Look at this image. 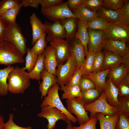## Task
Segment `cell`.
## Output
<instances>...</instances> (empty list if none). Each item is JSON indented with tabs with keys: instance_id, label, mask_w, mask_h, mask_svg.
<instances>
[{
	"instance_id": "9",
	"label": "cell",
	"mask_w": 129,
	"mask_h": 129,
	"mask_svg": "<svg viewBox=\"0 0 129 129\" xmlns=\"http://www.w3.org/2000/svg\"><path fill=\"white\" fill-rule=\"evenodd\" d=\"M67 109L71 114H74L77 117L78 124L81 125L85 123L90 119L88 112L85 110V104L82 98L76 97L67 99L66 100Z\"/></svg>"
},
{
	"instance_id": "7",
	"label": "cell",
	"mask_w": 129,
	"mask_h": 129,
	"mask_svg": "<svg viewBox=\"0 0 129 129\" xmlns=\"http://www.w3.org/2000/svg\"><path fill=\"white\" fill-rule=\"evenodd\" d=\"M77 65L74 54L71 51L70 55L66 63L64 64H58L56 76L57 83L60 86L61 90L76 70Z\"/></svg>"
},
{
	"instance_id": "11",
	"label": "cell",
	"mask_w": 129,
	"mask_h": 129,
	"mask_svg": "<svg viewBox=\"0 0 129 129\" xmlns=\"http://www.w3.org/2000/svg\"><path fill=\"white\" fill-rule=\"evenodd\" d=\"M69 40L63 39H55L50 42L54 49L58 64H63L69 58L70 53V46Z\"/></svg>"
},
{
	"instance_id": "36",
	"label": "cell",
	"mask_w": 129,
	"mask_h": 129,
	"mask_svg": "<svg viewBox=\"0 0 129 129\" xmlns=\"http://www.w3.org/2000/svg\"><path fill=\"white\" fill-rule=\"evenodd\" d=\"M27 53L25 58V65L23 68L25 70H27L29 73L34 68L37 60L38 55L32 52L29 48H27Z\"/></svg>"
},
{
	"instance_id": "6",
	"label": "cell",
	"mask_w": 129,
	"mask_h": 129,
	"mask_svg": "<svg viewBox=\"0 0 129 129\" xmlns=\"http://www.w3.org/2000/svg\"><path fill=\"white\" fill-rule=\"evenodd\" d=\"M41 12L45 17L53 22H59L70 17H76L68 8L67 1L63 2L48 8L41 10Z\"/></svg>"
},
{
	"instance_id": "40",
	"label": "cell",
	"mask_w": 129,
	"mask_h": 129,
	"mask_svg": "<svg viewBox=\"0 0 129 129\" xmlns=\"http://www.w3.org/2000/svg\"><path fill=\"white\" fill-rule=\"evenodd\" d=\"M21 0H2L0 1V15L18 5Z\"/></svg>"
},
{
	"instance_id": "15",
	"label": "cell",
	"mask_w": 129,
	"mask_h": 129,
	"mask_svg": "<svg viewBox=\"0 0 129 129\" xmlns=\"http://www.w3.org/2000/svg\"><path fill=\"white\" fill-rule=\"evenodd\" d=\"M89 41V51H92L95 53L101 50L102 42L106 38L104 31L99 30H89L88 32Z\"/></svg>"
},
{
	"instance_id": "54",
	"label": "cell",
	"mask_w": 129,
	"mask_h": 129,
	"mask_svg": "<svg viewBox=\"0 0 129 129\" xmlns=\"http://www.w3.org/2000/svg\"><path fill=\"white\" fill-rule=\"evenodd\" d=\"M67 123V124L66 129H73V126L71 122L68 121Z\"/></svg>"
},
{
	"instance_id": "12",
	"label": "cell",
	"mask_w": 129,
	"mask_h": 129,
	"mask_svg": "<svg viewBox=\"0 0 129 129\" xmlns=\"http://www.w3.org/2000/svg\"><path fill=\"white\" fill-rule=\"evenodd\" d=\"M125 43L122 41L105 38L102 42V48L119 55L129 61V49Z\"/></svg>"
},
{
	"instance_id": "38",
	"label": "cell",
	"mask_w": 129,
	"mask_h": 129,
	"mask_svg": "<svg viewBox=\"0 0 129 129\" xmlns=\"http://www.w3.org/2000/svg\"><path fill=\"white\" fill-rule=\"evenodd\" d=\"M118 97L129 96V77L128 75L117 86Z\"/></svg>"
},
{
	"instance_id": "10",
	"label": "cell",
	"mask_w": 129,
	"mask_h": 129,
	"mask_svg": "<svg viewBox=\"0 0 129 129\" xmlns=\"http://www.w3.org/2000/svg\"><path fill=\"white\" fill-rule=\"evenodd\" d=\"M41 111L37 116L47 119L48 124L47 129H54L57 121L61 120L66 123L68 121L65 115L59 109L49 106H45L42 108Z\"/></svg>"
},
{
	"instance_id": "1",
	"label": "cell",
	"mask_w": 129,
	"mask_h": 129,
	"mask_svg": "<svg viewBox=\"0 0 129 129\" xmlns=\"http://www.w3.org/2000/svg\"><path fill=\"white\" fill-rule=\"evenodd\" d=\"M29 73L23 67L16 66L10 73L7 78L8 92L15 94H24L30 85Z\"/></svg>"
},
{
	"instance_id": "27",
	"label": "cell",
	"mask_w": 129,
	"mask_h": 129,
	"mask_svg": "<svg viewBox=\"0 0 129 129\" xmlns=\"http://www.w3.org/2000/svg\"><path fill=\"white\" fill-rule=\"evenodd\" d=\"M72 11L76 18L85 21L87 23L98 17L96 12L92 11L81 5Z\"/></svg>"
},
{
	"instance_id": "22",
	"label": "cell",
	"mask_w": 129,
	"mask_h": 129,
	"mask_svg": "<svg viewBox=\"0 0 129 129\" xmlns=\"http://www.w3.org/2000/svg\"><path fill=\"white\" fill-rule=\"evenodd\" d=\"M87 23L85 21L79 19L77 23L78 30L75 35V38L79 40L83 45L86 56L88 52L87 46L89 41Z\"/></svg>"
},
{
	"instance_id": "21",
	"label": "cell",
	"mask_w": 129,
	"mask_h": 129,
	"mask_svg": "<svg viewBox=\"0 0 129 129\" xmlns=\"http://www.w3.org/2000/svg\"><path fill=\"white\" fill-rule=\"evenodd\" d=\"M129 65L124 63L110 69V78L116 86L128 75Z\"/></svg>"
},
{
	"instance_id": "37",
	"label": "cell",
	"mask_w": 129,
	"mask_h": 129,
	"mask_svg": "<svg viewBox=\"0 0 129 129\" xmlns=\"http://www.w3.org/2000/svg\"><path fill=\"white\" fill-rule=\"evenodd\" d=\"M118 104L117 107L118 112L125 117H129V96L118 97Z\"/></svg>"
},
{
	"instance_id": "26",
	"label": "cell",
	"mask_w": 129,
	"mask_h": 129,
	"mask_svg": "<svg viewBox=\"0 0 129 129\" xmlns=\"http://www.w3.org/2000/svg\"><path fill=\"white\" fill-rule=\"evenodd\" d=\"M96 115L99 122L100 129H115L119 118V113L110 117H106L100 113H96Z\"/></svg>"
},
{
	"instance_id": "35",
	"label": "cell",
	"mask_w": 129,
	"mask_h": 129,
	"mask_svg": "<svg viewBox=\"0 0 129 129\" xmlns=\"http://www.w3.org/2000/svg\"><path fill=\"white\" fill-rule=\"evenodd\" d=\"M100 92L96 88L86 90L81 92L82 99L86 104L91 103L99 97Z\"/></svg>"
},
{
	"instance_id": "32",
	"label": "cell",
	"mask_w": 129,
	"mask_h": 129,
	"mask_svg": "<svg viewBox=\"0 0 129 129\" xmlns=\"http://www.w3.org/2000/svg\"><path fill=\"white\" fill-rule=\"evenodd\" d=\"M95 54L94 51H88L86 58L80 68L82 72V76L87 75L92 73Z\"/></svg>"
},
{
	"instance_id": "4",
	"label": "cell",
	"mask_w": 129,
	"mask_h": 129,
	"mask_svg": "<svg viewBox=\"0 0 129 129\" xmlns=\"http://www.w3.org/2000/svg\"><path fill=\"white\" fill-rule=\"evenodd\" d=\"M25 62L23 56L12 44L6 40L0 42V64L7 66Z\"/></svg>"
},
{
	"instance_id": "47",
	"label": "cell",
	"mask_w": 129,
	"mask_h": 129,
	"mask_svg": "<svg viewBox=\"0 0 129 129\" xmlns=\"http://www.w3.org/2000/svg\"><path fill=\"white\" fill-rule=\"evenodd\" d=\"M13 115L10 113L9 115V119L5 123L4 129H32L30 126L27 127H23L18 125L13 121Z\"/></svg>"
},
{
	"instance_id": "33",
	"label": "cell",
	"mask_w": 129,
	"mask_h": 129,
	"mask_svg": "<svg viewBox=\"0 0 129 129\" xmlns=\"http://www.w3.org/2000/svg\"><path fill=\"white\" fill-rule=\"evenodd\" d=\"M108 22L103 18L96 17L87 23V29L99 30L104 31L106 28Z\"/></svg>"
},
{
	"instance_id": "8",
	"label": "cell",
	"mask_w": 129,
	"mask_h": 129,
	"mask_svg": "<svg viewBox=\"0 0 129 129\" xmlns=\"http://www.w3.org/2000/svg\"><path fill=\"white\" fill-rule=\"evenodd\" d=\"M104 33L106 39L126 42L129 40V26L119 23L109 22Z\"/></svg>"
},
{
	"instance_id": "5",
	"label": "cell",
	"mask_w": 129,
	"mask_h": 129,
	"mask_svg": "<svg viewBox=\"0 0 129 129\" xmlns=\"http://www.w3.org/2000/svg\"><path fill=\"white\" fill-rule=\"evenodd\" d=\"M84 108L86 111L90 113V118L96 115V114L98 113L110 117L118 113L117 108L110 105L107 102L104 92H102L99 97L93 102L85 104Z\"/></svg>"
},
{
	"instance_id": "24",
	"label": "cell",
	"mask_w": 129,
	"mask_h": 129,
	"mask_svg": "<svg viewBox=\"0 0 129 129\" xmlns=\"http://www.w3.org/2000/svg\"><path fill=\"white\" fill-rule=\"evenodd\" d=\"M70 46V51L73 53L76 62V70H77L81 68L85 59V48L80 41L75 38Z\"/></svg>"
},
{
	"instance_id": "49",
	"label": "cell",
	"mask_w": 129,
	"mask_h": 129,
	"mask_svg": "<svg viewBox=\"0 0 129 129\" xmlns=\"http://www.w3.org/2000/svg\"><path fill=\"white\" fill-rule=\"evenodd\" d=\"M63 0H40V4L41 6V10L50 7L63 2Z\"/></svg>"
},
{
	"instance_id": "14",
	"label": "cell",
	"mask_w": 129,
	"mask_h": 129,
	"mask_svg": "<svg viewBox=\"0 0 129 129\" xmlns=\"http://www.w3.org/2000/svg\"><path fill=\"white\" fill-rule=\"evenodd\" d=\"M103 63L100 70L111 68L124 63L129 65V61L121 56L106 50L104 51Z\"/></svg>"
},
{
	"instance_id": "20",
	"label": "cell",
	"mask_w": 129,
	"mask_h": 129,
	"mask_svg": "<svg viewBox=\"0 0 129 129\" xmlns=\"http://www.w3.org/2000/svg\"><path fill=\"white\" fill-rule=\"evenodd\" d=\"M98 17H102L108 22L118 23L129 25V23L126 21L117 11L105 8L103 6L98 10Z\"/></svg>"
},
{
	"instance_id": "41",
	"label": "cell",
	"mask_w": 129,
	"mask_h": 129,
	"mask_svg": "<svg viewBox=\"0 0 129 129\" xmlns=\"http://www.w3.org/2000/svg\"><path fill=\"white\" fill-rule=\"evenodd\" d=\"M125 0H103V5L108 9L113 11H117L121 8L123 5Z\"/></svg>"
},
{
	"instance_id": "18",
	"label": "cell",
	"mask_w": 129,
	"mask_h": 129,
	"mask_svg": "<svg viewBox=\"0 0 129 129\" xmlns=\"http://www.w3.org/2000/svg\"><path fill=\"white\" fill-rule=\"evenodd\" d=\"M103 91L106 100L108 103L113 107L117 108L118 104V91L111 78L106 82Z\"/></svg>"
},
{
	"instance_id": "45",
	"label": "cell",
	"mask_w": 129,
	"mask_h": 129,
	"mask_svg": "<svg viewBox=\"0 0 129 129\" xmlns=\"http://www.w3.org/2000/svg\"><path fill=\"white\" fill-rule=\"evenodd\" d=\"M98 119L96 115L90 118L87 122L79 126L73 127V129H97L96 124Z\"/></svg>"
},
{
	"instance_id": "52",
	"label": "cell",
	"mask_w": 129,
	"mask_h": 129,
	"mask_svg": "<svg viewBox=\"0 0 129 129\" xmlns=\"http://www.w3.org/2000/svg\"><path fill=\"white\" fill-rule=\"evenodd\" d=\"M6 27L0 16V42L4 40V37Z\"/></svg>"
},
{
	"instance_id": "2",
	"label": "cell",
	"mask_w": 129,
	"mask_h": 129,
	"mask_svg": "<svg viewBox=\"0 0 129 129\" xmlns=\"http://www.w3.org/2000/svg\"><path fill=\"white\" fill-rule=\"evenodd\" d=\"M4 40L13 45L22 56L27 53L26 39L22 32L21 28L16 23L7 26Z\"/></svg>"
},
{
	"instance_id": "23",
	"label": "cell",
	"mask_w": 129,
	"mask_h": 129,
	"mask_svg": "<svg viewBox=\"0 0 129 129\" xmlns=\"http://www.w3.org/2000/svg\"><path fill=\"white\" fill-rule=\"evenodd\" d=\"M110 69L100 70L96 72L91 73L87 75L82 76L91 81L95 84L96 88L101 92L104 90L106 78L109 73Z\"/></svg>"
},
{
	"instance_id": "28",
	"label": "cell",
	"mask_w": 129,
	"mask_h": 129,
	"mask_svg": "<svg viewBox=\"0 0 129 129\" xmlns=\"http://www.w3.org/2000/svg\"><path fill=\"white\" fill-rule=\"evenodd\" d=\"M22 7L20 2L15 7L7 10L0 15L1 19L7 26L16 23V19L17 16Z\"/></svg>"
},
{
	"instance_id": "39",
	"label": "cell",
	"mask_w": 129,
	"mask_h": 129,
	"mask_svg": "<svg viewBox=\"0 0 129 129\" xmlns=\"http://www.w3.org/2000/svg\"><path fill=\"white\" fill-rule=\"evenodd\" d=\"M81 5L92 11L96 12L103 6V0H84Z\"/></svg>"
},
{
	"instance_id": "30",
	"label": "cell",
	"mask_w": 129,
	"mask_h": 129,
	"mask_svg": "<svg viewBox=\"0 0 129 129\" xmlns=\"http://www.w3.org/2000/svg\"><path fill=\"white\" fill-rule=\"evenodd\" d=\"M45 56L43 53L38 55L37 60L32 70L29 73L30 79L39 80L41 79V72L45 69L44 60Z\"/></svg>"
},
{
	"instance_id": "50",
	"label": "cell",
	"mask_w": 129,
	"mask_h": 129,
	"mask_svg": "<svg viewBox=\"0 0 129 129\" xmlns=\"http://www.w3.org/2000/svg\"><path fill=\"white\" fill-rule=\"evenodd\" d=\"M40 1V0H22L21 2L22 7H31L38 9Z\"/></svg>"
},
{
	"instance_id": "51",
	"label": "cell",
	"mask_w": 129,
	"mask_h": 129,
	"mask_svg": "<svg viewBox=\"0 0 129 129\" xmlns=\"http://www.w3.org/2000/svg\"><path fill=\"white\" fill-rule=\"evenodd\" d=\"M84 0H68L67 5L68 8L71 11L81 5Z\"/></svg>"
},
{
	"instance_id": "53",
	"label": "cell",
	"mask_w": 129,
	"mask_h": 129,
	"mask_svg": "<svg viewBox=\"0 0 129 129\" xmlns=\"http://www.w3.org/2000/svg\"><path fill=\"white\" fill-rule=\"evenodd\" d=\"M5 123L4 118L0 113V129H4Z\"/></svg>"
},
{
	"instance_id": "42",
	"label": "cell",
	"mask_w": 129,
	"mask_h": 129,
	"mask_svg": "<svg viewBox=\"0 0 129 129\" xmlns=\"http://www.w3.org/2000/svg\"><path fill=\"white\" fill-rule=\"evenodd\" d=\"M82 75V72L81 68L76 70L70 77L65 85L68 86L79 85Z\"/></svg>"
},
{
	"instance_id": "13",
	"label": "cell",
	"mask_w": 129,
	"mask_h": 129,
	"mask_svg": "<svg viewBox=\"0 0 129 129\" xmlns=\"http://www.w3.org/2000/svg\"><path fill=\"white\" fill-rule=\"evenodd\" d=\"M46 33L47 34L45 40L47 42H50L55 39L66 38L65 30L59 21L49 22L45 21Z\"/></svg>"
},
{
	"instance_id": "44",
	"label": "cell",
	"mask_w": 129,
	"mask_h": 129,
	"mask_svg": "<svg viewBox=\"0 0 129 129\" xmlns=\"http://www.w3.org/2000/svg\"><path fill=\"white\" fill-rule=\"evenodd\" d=\"M78 86L81 92L88 89L96 88L95 84L91 81L83 77L81 78Z\"/></svg>"
},
{
	"instance_id": "43",
	"label": "cell",
	"mask_w": 129,
	"mask_h": 129,
	"mask_svg": "<svg viewBox=\"0 0 129 129\" xmlns=\"http://www.w3.org/2000/svg\"><path fill=\"white\" fill-rule=\"evenodd\" d=\"M104 57V55L101 50L96 53L92 73L96 72L100 70L103 63Z\"/></svg>"
},
{
	"instance_id": "29",
	"label": "cell",
	"mask_w": 129,
	"mask_h": 129,
	"mask_svg": "<svg viewBox=\"0 0 129 129\" xmlns=\"http://www.w3.org/2000/svg\"><path fill=\"white\" fill-rule=\"evenodd\" d=\"M14 68L11 66L0 69V95L1 96L7 95L9 92L7 80L10 73Z\"/></svg>"
},
{
	"instance_id": "31",
	"label": "cell",
	"mask_w": 129,
	"mask_h": 129,
	"mask_svg": "<svg viewBox=\"0 0 129 129\" xmlns=\"http://www.w3.org/2000/svg\"><path fill=\"white\" fill-rule=\"evenodd\" d=\"M61 90L64 92L61 97L62 99H67L76 97L82 98V93L78 85H65Z\"/></svg>"
},
{
	"instance_id": "19",
	"label": "cell",
	"mask_w": 129,
	"mask_h": 129,
	"mask_svg": "<svg viewBox=\"0 0 129 129\" xmlns=\"http://www.w3.org/2000/svg\"><path fill=\"white\" fill-rule=\"evenodd\" d=\"M30 22L32 31V44L34 45L39 38L46 33L45 27L35 13H33L30 17Z\"/></svg>"
},
{
	"instance_id": "16",
	"label": "cell",
	"mask_w": 129,
	"mask_h": 129,
	"mask_svg": "<svg viewBox=\"0 0 129 129\" xmlns=\"http://www.w3.org/2000/svg\"><path fill=\"white\" fill-rule=\"evenodd\" d=\"M40 77L43 81L39 85V91L42 99L46 96L49 89L57 83V80L56 76L49 73L45 68L41 73Z\"/></svg>"
},
{
	"instance_id": "46",
	"label": "cell",
	"mask_w": 129,
	"mask_h": 129,
	"mask_svg": "<svg viewBox=\"0 0 129 129\" xmlns=\"http://www.w3.org/2000/svg\"><path fill=\"white\" fill-rule=\"evenodd\" d=\"M119 113V118L115 129H129V118L125 117Z\"/></svg>"
},
{
	"instance_id": "25",
	"label": "cell",
	"mask_w": 129,
	"mask_h": 129,
	"mask_svg": "<svg viewBox=\"0 0 129 129\" xmlns=\"http://www.w3.org/2000/svg\"><path fill=\"white\" fill-rule=\"evenodd\" d=\"M76 17H70L59 21L65 32L66 38L71 40L75 38L77 26Z\"/></svg>"
},
{
	"instance_id": "34",
	"label": "cell",
	"mask_w": 129,
	"mask_h": 129,
	"mask_svg": "<svg viewBox=\"0 0 129 129\" xmlns=\"http://www.w3.org/2000/svg\"><path fill=\"white\" fill-rule=\"evenodd\" d=\"M46 35V33L44 34L37 40L32 48L30 49L32 52L38 55L44 53L48 42L45 40Z\"/></svg>"
},
{
	"instance_id": "17",
	"label": "cell",
	"mask_w": 129,
	"mask_h": 129,
	"mask_svg": "<svg viewBox=\"0 0 129 129\" xmlns=\"http://www.w3.org/2000/svg\"><path fill=\"white\" fill-rule=\"evenodd\" d=\"M44 53L45 68L49 73L56 76V68L58 64L54 50L49 45L46 48Z\"/></svg>"
},
{
	"instance_id": "48",
	"label": "cell",
	"mask_w": 129,
	"mask_h": 129,
	"mask_svg": "<svg viewBox=\"0 0 129 129\" xmlns=\"http://www.w3.org/2000/svg\"><path fill=\"white\" fill-rule=\"evenodd\" d=\"M117 11L124 19L129 23V1L125 0L123 6Z\"/></svg>"
},
{
	"instance_id": "3",
	"label": "cell",
	"mask_w": 129,
	"mask_h": 129,
	"mask_svg": "<svg viewBox=\"0 0 129 129\" xmlns=\"http://www.w3.org/2000/svg\"><path fill=\"white\" fill-rule=\"evenodd\" d=\"M59 85L57 83L50 88L41 104L40 107L48 106L55 108L64 113L69 121L73 124L77 123L78 122L77 118L70 113L63 104L59 96Z\"/></svg>"
}]
</instances>
